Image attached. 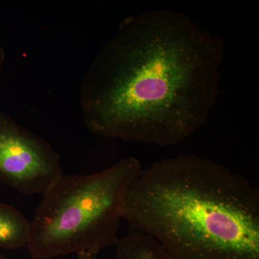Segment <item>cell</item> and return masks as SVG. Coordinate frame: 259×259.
Masks as SVG:
<instances>
[{"mask_svg":"<svg viewBox=\"0 0 259 259\" xmlns=\"http://www.w3.org/2000/svg\"><path fill=\"white\" fill-rule=\"evenodd\" d=\"M224 44L187 15L156 9L127 17L81 79L89 132L168 147L204 125L216 101Z\"/></svg>","mask_w":259,"mask_h":259,"instance_id":"obj_1","label":"cell"},{"mask_svg":"<svg viewBox=\"0 0 259 259\" xmlns=\"http://www.w3.org/2000/svg\"><path fill=\"white\" fill-rule=\"evenodd\" d=\"M122 217L170 259H259V190L208 158L180 153L144 168Z\"/></svg>","mask_w":259,"mask_h":259,"instance_id":"obj_2","label":"cell"},{"mask_svg":"<svg viewBox=\"0 0 259 259\" xmlns=\"http://www.w3.org/2000/svg\"><path fill=\"white\" fill-rule=\"evenodd\" d=\"M143 169L139 159L128 156L97 173L64 175L42 196L30 222L32 258L98 254L115 245L122 202Z\"/></svg>","mask_w":259,"mask_h":259,"instance_id":"obj_3","label":"cell"},{"mask_svg":"<svg viewBox=\"0 0 259 259\" xmlns=\"http://www.w3.org/2000/svg\"><path fill=\"white\" fill-rule=\"evenodd\" d=\"M60 155L45 139L0 111V182L44 196L64 176Z\"/></svg>","mask_w":259,"mask_h":259,"instance_id":"obj_4","label":"cell"},{"mask_svg":"<svg viewBox=\"0 0 259 259\" xmlns=\"http://www.w3.org/2000/svg\"><path fill=\"white\" fill-rule=\"evenodd\" d=\"M30 221L13 206L0 202V248L18 249L28 245Z\"/></svg>","mask_w":259,"mask_h":259,"instance_id":"obj_5","label":"cell"},{"mask_svg":"<svg viewBox=\"0 0 259 259\" xmlns=\"http://www.w3.org/2000/svg\"><path fill=\"white\" fill-rule=\"evenodd\" d=\"M115 247V259H170L157 241L139 231L119 238Z\"/></svg>","mask_w":259,"mask_h":259,"instance_id":"obj_6","label":"cell"},{"mask_svg":"<svg viewBox=\"0 0 259 259\" xmlns=\"http://www.w3.org/2000/svg\"><path fill=\"white\" fill-rule=\"evenodd\" d=\"M97 253L93 252H83L77 254L76 259H97Z\"/></svg>","mask_w":259,"mask_h":259,"instance_id":"obj_7","label":"cell"},{"mask_svg":"<svg viewBox=\"0 0 259 259\" xmlns=\"http://www.w3.org/2000/svg\"><path fill=\"white\" fill-rule=\"evenodd\" d=\"M5 56H6V55H5L4 49L0 45V73H1L3 64H4L5 62Z\"/></svg>","mask_w":259,"mask_h":259,"instance_id":"obj_8","label":"cell"},{"mask_svg":"<svg viewBox=\"0 0 259 259\" xmlns=\"http://www.w3.org/2000/svg\"><path fill=\"white\" fill-rule=\"evenodd\" d=\"M0 259H8L7 257H5V255H0Z\"/></svg>","mask_w":259,"mask_h":259,"instance_id":"obj_9","label":"cell"}]
</instances>
